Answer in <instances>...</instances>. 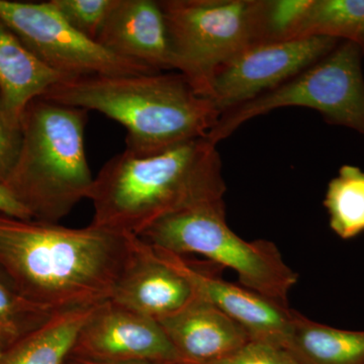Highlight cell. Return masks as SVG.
Returning <instances> with one entry per match:
<instances>
[{"label":"cell","mask_w":364,"mask_h":364,"mask_svg":"<svg viewBox=\"0 0 364 364\" xmlns=\"http://www.w3.org/2000/svg\"><path fill=\"white\" fill-rule=\"evenodd\" d=\"M0 212L20 219H32L28 210L16 200L4 184H0Z\"/></svg>","instance_id":"d4e9b609"},{"label":"cell","mask_w":364,"mask_h":364,"mask_svg":"<svg viewBox=\"0 0 364 364\" xmlns=\"http://www.w3.org/2000/svg\"><path fill=\"white\" fill-rule=\"evenodd\" d=\"M66 364H69L68 363H66Z\"/></svg>","instance_id":"f1b7e54d"},{"label":"cell","mask_w":364,"mask_h":364,"mask_svg":"<svg viewBox=\"0 0 364 364\" xmlns=\"http://www.w3.org/2000/svg\"><path fill=\"white\" fill-rule=\"evenodd\" d=\"M63 80L0 20V97L14 122L21 124L28 105Z\"/></svg>","instance_id":"9a60e30c"},{"label":"cell","mask_w":364,"mask_h":364,"mask_svg":"<svg viewBox=\"0 0 364 364\" xmlns=\"http://www.w3.org/2000/svg\"><path fill=\"white\" fill-rule=\"evenodd\" d=\"M176 364H200V363H186V361H184V363H176Z\"/></svg>","instance_id":"83f0119b"},{"label":"cell","mask_w":364,"mask_h":364,"mask_svg":"<svg viewBox=\"0 0 364 364\" xmlns=\"http://www.w3.org/2000/svg\"><path fill=\"white\" fill-rule=\"evenodd\" d=\"M151 246L160 259L186 277L196 296L236 321L251 338L286 347L293 324L294 310L289 306L279 305L246 287L202 269L193 261L186 259V256Z\"/></svg>","instance_id":"8fae6325"},{"label":"cell","mask_w":364,"mask_h":364,"mask_svg":"<svg viewBox=\"0 0 364 364\" xmlns=\"http://www.w3.org/2000/svg\"><path fill=\"white\" fill-rule=\"evenodd\" d=\"M337 43L310 37L250 46L215 73L210 100L223 114L291 80L327 56Z\"/></svg>","instance_id":"9c48e42d"},{"label":"cell","mask_w":364,"mask_h":364,"mask_svg":"<svg viewBox=\"0 0 364 364\" xmlns=\"http://www.w3.org/2000/svg\"><path fill=\"white\" fill-rule=\"evenodd\" d=\"M4 351V347H2L1 342H0V354H1Z\"/></svg>","instance_id":"4316f807"},{"label":"cell","mask_w":364,"mask_h":364,"mask_svg":"<svg viewBox=\"0 0 364 364\" xmlns=\"http://www.w3.org/2000/svg\"><path fill=\"white\" fill-rule=\"evenodd\" d=\"M324 205L329 225L339 238L349 240L364 232V171L344 165L328 184Z\"/></svg>","instance_id":"d6986e66"},{"label":"cell","mask_w":364,"mask_h":364,"mask_svg":"<svg viewBox=\"0 0 364 364\" xmlns=\"http://www.w3.org/2000/svg\"><path fill=\"white\" fill-rule=\"evenodd\" d=\"M286 348L303 364H364V331L320 324L293 311Z\"/></svg>","instance_id":"2e32d148"},{"label":"cell","mask_w":364,"mask_h":364,"mask_svg":"<svg viewBox=\"0 0 364 364\" xmlns=\"http://www.w3.org/2000/svg\"><path fill=\"white\" fill-rule=\"evenodd\" d=\"M140 238L176 255L198 254L238 274L240 286L279 305H287L289 291L298 284V273L282 258L274 243L246 241L226 220L224 200L203 203L165 218Z\"/></svg>","instance_id":"5b68a950"},{"label":"cell","mask_w":364,"mask_h":364,"mask_svg":"<svg viewBox=\"0 0 364 364\" xmlns=\"http://www.w3.org/2000/svg\"><path fill=\"white\" fill-rule=\"evenodd\" d=\"M95 111L126 129L127 152L149 157L188 141L207 138L221 114L178 72L66 79L42 97Z\"/></svg>","instance_id":"3957f363"},{"label":"cell","mask_w":364,"mask_h":364,"mask_svg":"<svg viewBox=\"0 0 364 364\" xmlns=\"http://www.w3.org/2000/svg\"><path fill=\"white\" fill-rule=\"evenodd\" d=\"M267 0H162L173 69L210 100L215 73L261 42Z\"/></svg>","instance_id":"8992f818"},{"label":"cell","mask_w":364,"mask_h":364,"mask_svg":"<svg viewBox=\"0 0 364 364\" xmlns=\"http://www.w3.org/2000/svg\"><path fill=\"white\" fill-rule=\"evenodd\" d=\"M208 364H303L286 347L264 341L249 340L240 349L221 360Z\"/></svg>","instance_id":"603a6c76"},{"label":"cell","mask_w":364,"mask_h":364,"mask_svg":"<svg viewBox=\"0 0 364 364\" xmlns=\"http://www.w3.org/2000/svg\"><path fill=\"white\" fill-rule=\"evenodd\" d=\"M117 0H51V6L77 32L95 41ZM97 42V41H95Z\"/></svg>","instance_id":"7402d4cb"},{"label":"cell","mask_w":364,"mask_h":364,"mask_svg":"<svg viewBox=\"0 0 364 364\" xmlns=\"http://www.w3.org/2000/svg\"><path fill=\"white\" fill-rule=\"evenodd\" d=\"M97 306L54 314L44 325L2 352L0 364H66L79 331Z\"/></svg>","instance_id":"e0dca14e"},{"label":"cell","mask_w":364,"mask_h":364,"mask_svg":"<svg viewBox=\"0 0 364 364\" xmlns=\"http://www.w3.org/2000/svg\"><path fill=\"white\" fill-rule=\"evenodd\" d=\"M313 0H267L260 43L296 39Z\"/></svg>","instance_id":"44dd1931"},{"label":"cell","mask_w":364,"mask_h":364,"mask_svg":"<svg viewBox=\"0 0 364 364\" xmlns=\"http://www.w3.org/2000/svg\"><path fill=\"white\" fill-rule=\"evenodd\" d=\"M157 321L186 363L221 360L251 339L236 321L196 294L181 310Z\"/></svg>","instance_id":"5bb4252c"},{"label":"cell","mask_w":364,"mask_h":364,"mask_svg":"<svg viewBox=\"0 0 364 364\" xmlns=\"http://www.w3.org/2000/svg\"><path fill=\"white\" fill-rule=\"evenodd\" d=\"M0 20L46 65L66 79L158 73L77 32L47 2L0 0Z\"/></svg>","instance_id":"ba28073f"},{"label":"cell","mask_w":364,"mask_h":364,"mask_svg":"<svg viewBox=\"0 0 364 364\" xmlns=\"http://www.w3.org/2000/svg\"><path fill=\"white\" fill-rule=\"evenodd\" d=\"M88 112L39 97L21 117L23 140L4 186L32 219L58 224L85 198L95 177L85 154Z\"/></svg>","instance_id":"277c9868"},{"label":"cell","mask_w":364,"mask_h":364,"mask_svg":"<svg viewBox=\"0 0 364 364\" xmlns=\"http://www.w3.org/2000/svg\"><path fill=\"white\" fill-rule=\"evenodd\" d=\"M70 358L112 363H184L157 320L112 301L93 310Z\"/></svg>","instance_id":"30bf717a"},{"label":"cell","mask_w":364,"mask_h":364,"mask_svg":"<svg viewBox=\"0 0 364 364\" xmlns=\"http://www.w3.org/2000/svg\"><path fill=\"white\" fill-rule=\"evenodd\" d=\"M128 252L129 235L0 212V268L26 299L53 314L109 301Z\"/></svg>","instance_id":"6da1fadb"},{"label":"cell","mask_w":364,"mask_h":364,"mask_svg":"<svg viewBox=\"0 0 364 364\" xmlns=\"http://www.w3.org/2000/svg\"><path fill=\"white\" fill-rule=\"evenodd\" d=\"M67 363L69 364H156V363H100V361L88 360V359H81L75 358H69Z\"/></svg>","instance_id":"484cf974"},{"label":"cell","mask_w":364,"mask_h":364,"mask_svg":"<svg viewBox=\"0 0 364 364\" xmlns=\"http://www.w3.org/2000/svg\"><path fill=\"white\" fill-rule=\"evenodd\" d=\"M196 296L193 287L140 237L129 235V252L109 301L160 320Z\"/></svg>","instance_id":"7c38bea8"},{"label":"cell","mask_w":364,"mask_h":364,"mask_svg":"<svg viewBox=\"0 0 364 364\" xmlns=\"http://www.w3.org/2000/svg\"><path fill=\"white\" fill-rule=\"evenodd\" d=\"M53 315L26 299L0 268V342L4 350L44 325Z\"/></svg>","instance_id":"ffe728a7"},{"label":"cell","mask_w":364,"mask_h":364,"mask_svg":"<svg viewBox=\"0 0 364 364\" xmlns=\"http://www.w3.org/2000/svg\"><path fill=\"white\" fill-rule=\"evenodd\" d=\"M227 186L217 145L207 138L149 157L124 151L95 178L91 225L140 237L165 218L224 200Z\"/></svg>","instance_id":"7a4b0ae2"},{"label":"cell","mask_w":364,"mask_h":364,"mask_svg":"<svg viewBox=\"0 0 364 364\" xmlns=\"http://www.w3.org/2000/svg\"><path fill=\"white\" fill-rule=\"evenodd\" d=\"M310 37L344 39L364 54V0H313L296 39Z\"/></svg>","instance_id":"ac0fdd59"},{"label":"cell","mask_w":364,"mask_h":364,"mask_svg":"<svg viewBox=\"0 0 364 364\" xmlns=\"http://www.w3.org/2000/svg\"><path fill=\"white\" fill-rule=\"evenodd\" d=\"M21 126L7 114L0 97V184H4L16 166L21 148Z\"/></svg>","instance_id":"cb8c5ba5"},{"label":"cell","mask_w":364,"mask_h":364,"mask_svg":"<svg viewBox=\"0 0 364 364\" xmlns=\"http://www.w3.org/2000/svg\"><path fill=\"white\" fill-rule=\"evenodd\" d=\"M97 43L156 72L174 70L166 20L159 1L117 0Z\"/></svg>","instance_id":"4fadbf2b"},{"label":"cell","mask_w":364,"mask_h":364,"mask_svg":"<svg viewBox=\"0 0 364 364\" xmlns=\"http://www.w3.org/2000/svg\"><path fill=\"white\" fill-rule=\"evenodd\" d=\"M361 51L351 42L335 48L291 80L221 114L207 139L218 145L254 117L280 107H308L326 121L364 136V77Z\"/></svg>","instance_id":"52a82bcc"}]
</instances>
